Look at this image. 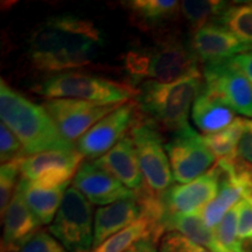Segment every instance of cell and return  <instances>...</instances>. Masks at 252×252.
<instances>
[{"mask_svg":"<svg viewBox=\"0 0 252 252\" xmlns=\"http://www.w3.org/2000/svg\"><path fill=\"white\" fill-rule=\"evenodd\" d=\"M203 75L187 77L174 83L146 80L135 97L139 111L158 127L174 133L189 130V113L203 88Z\"/></svg>","mask_w":252,"mask_h":252,"instance_id":"3957f363","label":"cell"},{"mask_svg":"<svg viewBox=\"0 0 252 252\" xmlns=\"http://www.w3.org/2000/svg\"><path fill=\"white\" fill-rule=\"evenodd\" d=\"M43 106L63 137L74 143L119 105H104L78 99H47Z\"/></svg>","mask_w":252,"mask_h":252,"instance_id":"8fae6325","label":"cell"},{"mask_svg":"<svg viewBox=\"0 0 252 252\" xmlns=\"http://www.w3.org/2000/svg\"><path fill=\"white\" fill-rule=\"evenodd\" d=\"M236 112L219 94L204 87L191 109L194 124L204 134L220 132L235 121Z\"/></svg>","mask_w":252,"mask_h":252,"instance_id":"d6986e66","label":"cell"},{"mask_svg":"<svg viewBox=\"0 0 252 252\" xmlns=\"http://www.w3.org/2000/svg\"><path fill=\"white\" fill-rule=\"evenodd\" d=\"M189 43L197 59L204 64L228 61L252 50L231 32L215 21L194 32Z\"/></svg>","mask_w":252,"mask_h":252,"instance_id":"9a60e30c","label":"cell"},{"mask_svg":"<svg viewBox=\"0 0 252 252\" xmlns=\"http://www.w3.org/2000/svg\"><path fill=\"white\" fill-rule=\"evenodd\" d=\"M126 252H159L157 248V241L153 237H146L140 239Z\"/></svg>","mask_w":252,"mask_h":252,"instance_id":"e575fe53","label":"cell"},{"mask_svg":"<svg viewBox=\"0 0 252 252\" xmlns=\"http://www.w3.org/2000/svg\"><path fill=\"white\" fill-rule=\"evenodd\" d=\"M162 229L165 234L179 232L210 252H231L220 243L215 230L206 225L201 213L167 217L162 223Z\"/></svg>","mask_w":252,"mask_h":252,"instance_id":"ffe728a7","label":"cell"},{"mask_svg":"<svg viewBox=\"0 0 252 252\" xmlns=\"http://www.w3.org/2000/svg\"><path fill=\"white\" fill-rule=\"evenodd\" d=\"M20 160H15L1 165L0 168V212H1V219L4 217L6 210L11 203L12 198L14 196V190L17 181L20 174Z\"/></svg>","mask_w":252,"mask_h":252,"instance_id":"4316f807","label":"cell"},{"mask_svg":"<svg viewBox=\"0 0 252 252\" xmlns=\"http://www.w3.org/2000/svg\"><path fill=\"white\" fill-rule=\"evenodd\" d=\"M94 207L83 194L69 187L48 231L68 252H91L94 248Z\"/></svg>","mask_w":252,"mask_h":252,"instance_id":"8992f818","label":"cell"},{"mask_svg":"<svg viewBox=\"0 0 252 252\" xmlns=\"http://www.w3.org/2000/svg\"><path fill=\"white\" fill-rule=\"evenodd\" d=\"M146 237L154 238L153 226L146 217L141 216L139 220L111 236L91 252H126L132 245Z\"/></svg>","mask_w":252,"mask_h":252,"instance_id":"cb8c5ba5","label":"cell"},{"mask_svg":"<svg viewBox=\"0 0 252 252\" xmlns=\"http://www.w3.org/2000/svg\"><path fill=\"white\" fill-rule=\"evenodd\" d=\"M237 204L230 209L224 219L220 220V223L215 229L216 236L219 237L224 247L231 252H239L241 250V239L238 238L237 230Z\"/></svg>","mask_w":252,"mask_h":252,"instance_id":"83f0119b","label":"cell"},{"mask_svg":"<svg viewBox=\"0 0 252 252\" xmlns=\"http://www.w3.org/2000/svg\"><path fill=\"white\" fill-rule=\"evenodd\" d=\"M0 118L23 144L28 156L49 151H74V143L65 139L43 105L0 81Z\"/></svg>","mask_w":252,"mask_h":252,"instance_id":"7a4b0ae2","label":"cell"},{"mask_svg":"<svg viewBox=\"0 0 252 252\" xmlns=\"http://www.w3.org/2000/svg\"><path fill=\"white\" fill-rule=\"evenodd\" d=\"M94 161L135 194L141 193L145 189L137 151L130 134H126L108 153Z\"/></svg>","mask_w":252,"mask_h":252,"instance_id":"e0dca14e","label":"cell"},{"mask_svg":"<svg viewBox=\"0 0 252 252\" xmlns=\"http://www.w3.org/2000/svg\"><path fill=\"white\" fill-rule=\"evenodd\" d=\"M239 252H252V239L241 241V250Z\"/></svg>","mask_w":252,"mask_h":252,"instance_id":"d590c367","label":"cell"},{"mask_svg":"<svg viewBox=\"0 0 252 252\" xmlns=\"http://www.w3.org/2000/svg\"><path fill=\"white\" fill-rule=\"evenodd\" d=\"M237 157L252 166V121H247L237 144Z\"/></svg>","mask_w":252,"mask_h":252,"instance_id":"d6a6232c","label":"cell"},{"mask_svg":"<svg viewBox=\"0 0 252 252\" xmlns=\"http://www.w3.org/2000/svg\"><path fill=\"white\" fill-rule=\"evenodd\" d=\"M18 188L23 193L27 206L40 222L42 224H52L61 206L63 196L69 188V184L53 188H42L33 186L20 178Z\"/></svg>","mask_w":252,"mask_h":252,"instance_id":"44dd1931","label":"cell"},{"mask_svg":"<svg viewBox=\"0 0 252 252\" xmlns=\"http://www.w3.org/2000/svg\"><path fill=\"white\" fill-rule=\"evenodd\" d=\"M23 144L5 124H0V160L1 165L25 158Z\"/></svg>","mask_w":252,"mask_h":252,"instance_id":"f1b7e54d","label":"cell"},{"mask_svg":"<svg viewBox=\"0 0 252 252\" xmlns=\"http://www.w3.org/2000/svg\"><path fill=\"white\" fill-rule=\"evenodd\" d=\"M165 149L173 178L179 185L196 180L215 166L216 157L206 146L202 135L193 127L175 133Z\"/></svg>","mask_w":252,"mask_h":252,"instance_id":"ba28073f","label":"cell"},{"mask_svg":"<svg viewBox=\"0 0 252 252\" xmlns=\"http://www.w3.org/2000/svg\"><path fill=\"white\" fill-rule=\"evenodd\" d=\"M159 252H210L206 248L179 234L171 231L167 232L160 239Z\"/></svg>","mask_w":252,"mask_h":252,"instance_id":"f546056e","label":"cell"},{"mask_svg":"<svg viewBox=\"0 0 252 252\" xmlns=\"http://www.w3.org/2000/svg\"><path fill=\"white\" fill-rule=\"evenodd\" d=\"M220 182V169L215 163L210 171L196 180L185 185H173L160 196L165 210L162 223L167 217L201 213V210L217 196Z\"/></svg>","mask_w":252,"mask_h":252,"instance_id":"4fadbf2b","label":"cell"},{"mask_svg":"<svg viewBox=\"0 0 252 252\" xmlns=\"http://www.w3.org/2000/svg\"><path fill=\"white\" fill-rule=\"evenodd\" d=\"M77 150L49 151L20 160L21 179L36 187L53 188L69 184L83 162Z\"/></svg>","mask_w":252,"mask_h":252,"instance_id":"9c48e42d","label":"cell"},{"mask_svg":"<svg viewBox=\"0 0 252 252\" xmlns=\"http://www.w3.org/2000/svg\"><path fill=\"white\" fill-rule=\"evenodd\" d=\"M237 230L241 241L252 239V197L243 198L237 203Z\"/></svg>","mask_w":252,"mask_h":252,"instance_id":"1f68e13d","label":"cell"},{"mask_svg":"<svg viewBox=\"0 0 252 252\" xmlns=\"http://www.w3.org/2000/svg\"><path fill=\"white\" fill-rule=\"evenodd\" d=\"M138 109L135 100H128L94 124L76 141V150L84 158L97 160L108 153L130 131Z\"/></svg>","mask_w":252,"mask_h":252,"instance_id":"30bf717a","label":"cell"},{"mask_svg":"<svg viewBox=\"0 0 252 252\" xmlns=\"http://www.w3.org/2000/svg\"><path fill=\"white\" fill-rule=\"evenodd\" d=\"M128 134L137 151L145 189L156 196H161L172 187L174 178L159 128L138 111Z\"/></svg>","mask_w":252,"mask_h":252,"instance_id":"5b68a950","label":"cell"},{"mask_svg":"<svg viewBox=\"0 0 252 252\" xmlns=\"http://www.w3.org/2000/svg\"><path fill=\"white\" fill-rule=\"evenodd\" d=\"M232 61H234L235 64L244 72L245 76L248 77V80L250 81V83L252 84V50L235 56V58L232 59Z\"/></svg>","mask_w":252,"mask_h":252,"instance_id":"836d02e7","label":"cell"},{"mask_svg":"<svg viewBox=\"0 0 252 252\" xmlns=\"http://www.w3.org/2000/svg\"><path fill=\"white\" fill-rule=\"evenodd\" d=\"M226 1L216 0H185L180 1V12L191 28V33L212 23L226 7Z\"/></svg>","mask_w":252,"mask_h":252,"instance_id":"484cf974","label":"cell"},{"mask_svg":"<svg viewBox=\"0 0 252 252\" xmlns=\"http://www.w3.org/2000/svg\"><path fill=\"white\" fill-rule=\"evenodd\" d=\"M33 91L48 99H78L104 105H121L138 96V89L130 84L80 71L52 75Z\"/></svg>","mask_w":252,"mask_h":252,"instance_id":"277c9868","label":"cell"},{"mask_svg":"<svg viewBox=\"0 0 252 252\" xmlns=\"http://www.w3.org/2000/svg\"><path fill=\"white\" fill-rule=\"evenodd\" d=\"M203 81L236 113L252 118V84L232 59L204 65Z\"/></svg>","mask_w":252,"mask_h":252,"instance_id":"7c38bea8","label":"cell"},{"mask_svg":"<svg viewBox=\"0 0 252 252\" xmlns=\"http://www.w3.org/2000/svg\"><path fill=\"white\" fill-rule=\"evenodd\" d=\"M4 231L1 237V252H19L30 239L40 231L42 223L27 206L20 189L15 194L6 210Z\"/></svg>","mask_w":252,"mask_h":252,"instance_id":"2e32d148","label":"cell"},{"mask_svg":"<svg viewBox=\"0 0 252 252\" xmlns=\"http://www.w3.org/2000/svg\"><path fill=\"white\" fill-rule=\"evenodd\" d=\"M143 216V209L137 197L126 198L109 206L99 207L94 213V249L103 242L127 228Z\"/></svg>","mask_w":252,"mask_h":252,"instance_id":"ac0fdd59","label":"cell"},{"mask_svg":"<svg viewBox=\"0 0 252 252\" xmlns=\"http://www.w3.org/2000/svg\"><path fill=\"white\" fill-rule=\"evenodd\" d=\"M123 5L128 9L134 23L146 30L169 23L180 13V1L175 0H131Z\"/></svg>","mask_w":252,"mask_h":252,"instance_id":"7402d4cb","label":"cell"},{"mask_svg":"<svg viewBox=\"0 0 252 252\" xmlns=\"http://www.w3.org/2000/svg\"><path fill=\"white\" fill-rule=\"evenodd\" d=\"M145 78L160 83H174L203 75L190 43L178 36H165L156 46L144 48ZM146 81V80H145Z\"/></svg>","mask_w":252,"mask_h":252,"instance_id":"52a82bcc","label":"cell"},{"mask_svg":"<svg viewBox=\"0 0 252 252\" xmlns=\"http://www.w3.org/2000/svg\"><path fill=\"white\" fill-rule=\"evenodd\" d=\"M248 119L236 118L224 130L202 135L206 146L219 159H231L237 156V144Z\"/></svg>","mask_w":252,"mask_h":252,"instance_id":"d4e9b609","label":"cell"},{"mask_svg":"<svg viewBox=\"0 0 252 252\" xmlns=\"http://www.w3.org/2000/svg\"><path fill=\"white\" fill-rule=\"evenodd\" d=\"M104 46L103 32L93 21L72 14L50 17L28 40V58L42 72H64L90 65Z\"/></svg>","mask_w":252,"mask_h":252,"instance_id":"6da1fadb","label":"cell"},{"mask_svg":"<svg viewBox=\"0 0 252 252\" xmlns=\"http://www.w3.org/2000/svg\"><path fill=\"white\" fill-rule=\"evenodd\" d=\"M19 252H68L49 231L40 230Z\"/></svg>","mask_w":252,"mask_h":252,"instance_id":"4dcf8cb0","label":"cell"},{"mask_svg":"<svg viewBox=\"0 0 252 252\" xmlns=\"http://www.w3.org/2000/svg\"><path fill=\"white\" fill-rule=\"evenodd\" d=\"M214 21L225 27L252 49V1L228 2Z\"/></svg>","mask_w":252,"mask_h":252,"instance_id":"603a6c76","label":"cell"},{"mask_svg":"<svg viewBox=\"0 0 252 252\" xmlns=\"http://www.w3.org/2000/svg\"><path fill=\"white\" fill-rule=\"evenodd\" d=\"M72 186L77 188L96 206H109V204L137 197L134 191L126 188L115 176L105 169L97 166L94 161H83L72 180Z\"/></svg>","mask_w":252,"mask_h":252,"instance_id":"5bb4252c","label":"cell"}]
</instances>
